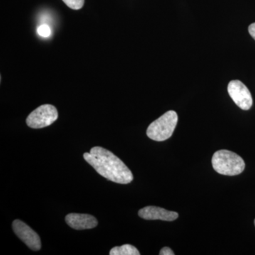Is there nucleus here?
Returning a JSON list of instances; mask_svg holds the SVG:
<instances>
[{"label": "nucleus", "mask_w": 255, "mask_h": 255, "mask_svg": "<svg viewBox=\"0 0 255 255\" xmlns=\"http://www.w3.org/2000/svg\"><path fill=\"white\" fill-rule=\"evenodd\" d=\"M83 157L97 173L108 180L118 184H127L131 182L133 179L131 171L123 161L104 147H92L90 152L84 154Z\"/></svg>", "instance_id": "1"}, {"label": "nucleus", "mask_w": 255, "mask_h": 255, "mask_svg": "<svg viewBox=\"0 0 255 255\" xmlns=\"http://www.w3.org/2000/svg\"><path fill=\"white\" fill-rule=\"evenodd\" d=\"M212 165L218 173L227 176L241 174L246 167V163L241 156L232 151H216L212 157Z\"/></svg>", "instance_id": "2"}, {"label": "nucleus", "mask_w": 255, "mask_h": 255, "mask_svg": "<svg viewBox=\"0 0 255 255\" xmlns=\"http://www.w3.org/2000/svg\"><path fill=\"white\" fill-rule=\"evenodd\" d=\"M178 122L174 111H169L149 126L147 135L155 141H164L172 136Z\"/></svg>", "instance_id": "3"}, {"label": "nucleus", "mask_w": 255, "mask_h": 255, "mask_svg": "<svg viewBox=\"0 0 255 255\" xmlns=\"http://www.w3.org/2000/svg\"><path fill=\"white\" fill-rule=\"evenodd\" d=\"M58 117V111L54 106L43 105L28 115L26 124L31 128H42L54 123Z\"/></svg>", "instance_id": "4"}, {"label": "nucleus", "mask_w": 255, "mask_h": 255, "mask_svg": "<svg viewBox=\"0 0 255 255\" xmlns=\"http://www.w3.org/2000/svg\"><path fill=\"white\" fill-rule=\"evenodd\" d=\"M228 92L230 97L241 110H249L253 106V100L248 87L240 81L233 80L228 84Z\"/></svg>", "instance_id": "5"}, {"label": "nucleus", "mask_w": 255, "mask_h": 255, "mask_svg": "<svg viewBox=\"0 0 255 255\" xmlns=\"http://www.w3.org/2000/svg\"><path fill=\"white\" fill-rule=\"evenodd\" d=\"M12 228L17 237L32 251H38L41 249V238L26 223L20 220H15L12 223Z\"/></svg>", "instance_id": "6"}, {"label": "nucleus", "mask_w": 255, "mask_h": 255, "mask_svg": "<svg viewBox=\"0 0 255 255\" xmlns=\"http://www.w3.org/2000/svg\"><path fill=\"white\" fill-rule=\"evenodd\" d=\"M138 216L145 220H161L165 221H174L179 217L177 212L152 206H146L140 209L138 211Z\"/></svg>", "instance_id": "7"}, {"label": "nucleus", "mask_w": 255, "mask_h": 255, "mask_svg": "<svg viewBox=\"0 0 255 255\" xmlns=\"http://www.w3.org/2000/svg\"><path fill=\"white\" fill-rule=\"evenodd\" d=\"M65 221L70 227L75 230H87L95 228L98 221L89 214H70L65 217Z\"/></svg>", "instance_id": "8"}, {"label": "nucleus", "mask_w": 255, "mask_h": 255, "mask_svg": "<svg viewBox=\"0 0 255 255\" xmlns=\"http://www.w3.org/2000/svg\"><path fill=\"white\" fill-rule=\"evenodd\" d=\"M110 255H140V253L135 247L131 245H124L120 247H114L110 251Z\"/></svg>", "instance_id": "9"}, {"label": "nucleus", "mask_w": 255, "mask_h": 255, "mask_svg": "<svg viewBox=\"0 0 255 255\" xmlns=\"http://www.w3.org/2000/svg\"><path fill=\"white\" fill-rule=\"evenodd\" d=\"M63 1L70 9L75 10L82 9L85 4V0H63Z\"/></svg>", "instance_id": "10"}, {"label": "nucleus", "mask_w": 255, "mask_h": 255, "mask_svg": "<svg viewBox=\"0 0 255 255\" xmlns=\"http://www.w3.org/2000/svg\"><path fill=\"white\" fill-rule=\"evenodd\" d=\"M37 33L41 37L50 36V33H51V30H50V26L47 24H42L38 28H37Z\"/></svg>", "instance_id": "11"}, {"label": "nucleus", "mask_w": 255, "mask_h": 255, "mask_svg": "<svg viewBox=\"0 0 255 255\" xmlns=\"http://www.w3.org/2000/svg\"><path fill=\"white\" fill-rule=\"evenodd\" d=\"M159 255H174V253L170 248H168V247H164V248H162L160 252H159Z\"/></svg>", "instance_id": "12"}, {"label": "nucleus", "mask_w": 255, "mask_h": 255, "mask_svg": "<svg viewBox=\"0 0 255 255\" xmlns=\"http://www.w3.org/2000/svg\"><path fill=\"white\" fill-rule=\"evenodd\" d=\"M248 30H249L250 34L255 40V23H252L248 28Z\"/></svg>", "instance_id": "13"}, {"label": "nucleus", "mask_w": 255, "mask_h": 255, "mask_svg": "<svg viewBox=\"0 0 255 255\" xmlns=\"http://www.w3.org/2000/svg\"></svg>", "instance_id": "14"}]
</instances>
